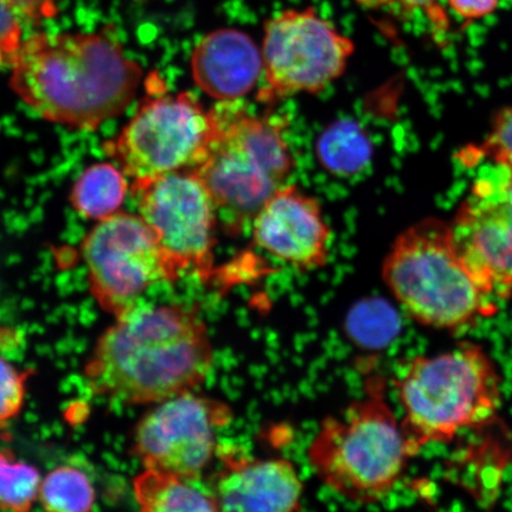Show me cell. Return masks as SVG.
I'll return each instance as SVG.
<instances>
[{
  "instance_id": "obj_1",
  "label": "cell",
  "mask_w": 512,
  "mask_h": 512,
  "mask_svg": "<svg viewBox=\"0 0 512 512\" xmlns=\"http://www.w3.org/2000/svg\"><path fill=\"white\" fill-rule=\"evenodd\" d=\"M214 352L198 313L179 305H136L117 317L86 366L94 393L156 405L207 380Z\"/></svg>"
},
{
  "instance_id": "obj_2",
  "label": "cell",
  "mask_w": 512,
  "mask_h": 512,
  "mask_svg": "<svg viewBox=\"0 0 512 512\" xmlns=\"http://www.w3.org/2000/svg\"><path fill=\"white\" fill-rule=\"evenodd\" d=\"M143 70L117 38L98 34H36L24 41L10 87L49 123L92 131L123 113Z\"/></svg>"
},
{
  "instance_id": "obj_3",
  "label": "cell",
  "mask_w": 512,
  "mask_h": 512,
  "mask_svg": "<svg viewBox=\"0 0 512 512\" xmlns=\"http://www.w3.org/2000/svg\"><path fill=\"white\" fill-rule=\"evenodd\" d=\"M307 457L320 482L351 502L375 504L392 492L414 454L381 375H370L360 400L323 421Z\"/></svg>"
},
{
  "instance_id": "obj_4",
  "label": "cell",
  "mask_w": 512,
  "mask_h": 512,
  "mask_svg": "<svg viewBox=\"0 0 512 512\" xmlns=\"http://www.w3.org/2000/svg\"><path fill=\"white\" fill-rule=\"evenodd\" d=\"M215 134L208 155L194 171L213 200L226 233L251 229L253 219L292 174L285 121L251 113L240 100L211 108Z\"/></svg>"
},
{
  "instance_id": "obj_5",
  "label": "cell",
  "mask_w": 512,
  "mask_h": 512,
  "mask_svg": "<svg viewBox=\"0 0 512 512\" xmlns=\"http://www.w3.org/2000/svg\"><path fill=\"white\" fill-rule=\"evenodd\" d=\"M501 382L495 362L475 344L414 358L399 382L401 428L414 456L428 444L450 443L465 428L494 419Z\"/></svg>"
},
{
  "instance_id": "obj_6",
  "label": "cell",
  "mask_w": 512,
  "mask_h": 512,
  "mask_svg": "<svg viewBox=\"0 0 512 512\" xmlns=\"http://www.w3.org/2000/svg\"><path fill=\"white\" fill-rule=\"evenodd\" d=\"M388 290L409 316L435 329L454 330L494 313L460 259L451 223L435 217L403 230L382 265Z\"/></svg>"
},
{
  "instance_id": "obj_7",
  "label": "cell",
  "mask_w": 512,
  "mask_h": 512,
  "mask_svg": "<svg viewBox=\"0 0 512 512\" xmlns=\"http://www.w3.org/2000/svg\"><path fill=\"white\" fill-rule=\"evenodd\" d=\"M215 134L213 112L189 93H160L140 105L106 150L127 177L143 181L172 172H194Z\"/></svg>"
},
{
  "instance_id": "obj_8",
  "label": "cell",
  "mask_w": 512,
  "mask_h": 512,
  "mask_svg": "<svg viewBox=\"0 0 512 512\" xmlns=\"http://www.w3.org/2000/svg\"><path fill=\"white\" fill-rule=\"evenodd\" d=\"M354 51V42L315 9L280 12L265 24L258 100L273 105L324 91L341 78Z\"/></svg>"
},
{
  "instance_id": "obj_9",
  "label": "cell",
  "mask_w": 512,
  "mask_h": 512,
  "mask_svg": "<svg viewBox=\"0 0 512 512\" xmlns=\"http://www.w3.org/2000/svg\"><path fill=\"white\" fill-rule=\"evenodd\" d=\"M81 249L92 294L115 318L138 305L152 285L178 278L156 234L139 214L118 211L99 221Z\"/></svg>"
},
{
  "instance_id": "obj_10",
  "label": "cell",
  "mask_w": 512,
  "mask_h": 512,
  "mask_svg": "<svg viewBox=\"0 0 512 512\" xmlns=\"http://www.w3.org/2000/svg\"><path fill=\"white\" fill-rule=\"evenodd\" d=\"M460 259L489 298L512 297V170L486 163L451 223Z\"/></svg>"
},
{
  "instance_id": "obj_11",
  "label": "cell",
  "mask_w": 512,
  "mask_h": 512,
  "mask_svg": "<svg viewBox=\"0 0 512 512\" xmlns=\"http://www.w3.org/2000/svg\"><path fill=\"white\" fill-rule=\"evenodd\" d=\"M138 214L156 234L179 275L213 271L216 227L213 200L195 172H172L133 183Z\"/></svg>"
},
{
  "instance_id": "obj_12",
  "label": "cell",
  "mask_w": 512,
  "mask_h": 512,
  "mask_svg": "<svg viewBox=\"0 0 512 512\" xmlns=\"http://www.w3.org/2000/svg\"><path fill=\"white\" fill-rule=\"evenodd\" d=\"M233 419L226 403L183 393L156 403L138 422L134 456L145 469L198 480L219 451L216 434Z\"/></svg>"
},
{
  "instance_id": "obj_13",
  "label": "cell",
  "mask_w": 512,
  "mask_h": 512,
  "mask_svg": "<svg viewBox=\"0 0 512 512\" xmlns=\"http://www.w3.org/2000/svg\"><path fill=\"white\" fill-rule=\"evenodd\" d=\"M252 238L262 251L300 271L328 264L331 232L316 198L285 184L256 213Z\"/></svg>"
},
{
  "instance_id": "obj_14",
  "label": "cell",
  "mask_w": 512,
  "mask_h": 512,
  "mask_svg": "<svg viewBox=\"0 0 512 512\" xmlns=\"http://www.w3.org/2000/svg\"><path fill=\"white\" fill-rule=\"evenodd\" d=\"M222 469L211 494L223 511H297L303 483L287 459H253L220 452Z\"/></svg>"
},
{
  "instance_id": "obj_15",
  "label": "cell",
  "mask_w": 512,
  "mask_h": 512,
  "mask_svg": "<svg viewBox=\"0 0 512 512\" xmlns=\"http://www.w3.org/2000/svg\"><path fill=\"white\" fill-rule=\"evenodd\" d=\"M196 85L219 102L241 100L262 75L261 48L238 29L210 32L191 55Z\"/></svg>"
},
{
  "instance_id": "obj_16",
  "label": "cell",
  "mask_w": 512,
  "mask_h": 512,
  "mask_svg": "<svg viewBox=\"0 0 512 512\" xmlns=\"http://www.w3.org/2000/svg\"><path fill=\"white\" fill-rule=\"evenodd\" d=\"M174 473L145 469L133 480L134 496L144 511H217L211 492Z\"/></svg>"
},
{
  "instance_id": "obj_17",
  "label": "cell",
  "mask_w": 512,
  "mask_h": 512,
  "mask_svg": "<svg viewBox=\"0 0 512 512\" xmlns=\"http://www.w3.org/2000/svg\"><path fill=\"white\" fill-rule=\"evenodd\" d=\"M316 153L330 174L349 177L360 174L373 157V144L363 128L351 120H339L320 134Z\"/></svg>"
},
{
  "instance_id": "obj_18",
  "label": "cell",
  "mask_w": 512,
  "mask_h": 512,
  "mask_svg": "<svg viewBox=\"0 0 512 512\" xmlns=\"http://www.w3.org/2000/svg\"><path fill=\"white\" fill-rule=\"evenodd\" d=\"M126 175L110 163H99L88 168L72 191V203L86 219L102 221L117 214L127 192Z\"/></svg>"
},
{
  "instance_id": "obj_19",
  "label": "cell",
  "mask_w": 512,
  "mask_h": 512,
  "mask_svg": "<svg viewBox=\"0 0 512 512\" xmlns=\"http://www.w3.org/2000/svg\"><path fill=\"white\" fill-rule=\"evenodd\" d=\"M38 498L48 511L85 512L93 509L95 491L81 470L60 466L42 479Z\"/></svg>"
},
{
  "instance_id": "obj_20",
  "label": "cell",
  "mask_w": 512,
  "mask_h": 512,
  "mask_svg": "<svg viewBox=\"0 0 512 512\" xmlns=\"http://www.w3.org/2000/svg\"><path fill=\"white\" fill-rule=\"evenodd\" d=\"M42 478L35 466L0 451V508L28 511L40 496Z\"/></svg>"
},
{
  "instance_id": "obj_21",
  "label": "cell",
  "mask_w": 512,
  "mask_h": 512,
  "mask_svg": "<svg viewBox=\"0 0 512 512\" xmlns=\"http://www.w3.org/2000/svg\"><path fill=\"white\" fill-rule=\"evenodd\" d=\"M464 162L494 163L512 170V106L501 108L494 115L491 130L484 142L463 152Z\"/></svg>"
},
{
  "instance_id": "obj_22",
  "label": "cell",
  "mask_w": 512,
  "mask_h": 512,
  "mask_svg": "<svg viewBox=\"0 0 512 512\" xmlns=\"http://www.w3.org/2000/svg\"><path fill=\"white\" fill-rule=\"evenodd\" d=\"M398 318L390 307L381 303L364 304L350 317V332L367 345H382L398 332Z\"/></svg>"
},
{
  "instance_id": "obj_23",
  "label": "cell",
  "mask_w": 512,
  "mask_h": 512,
  "mask_svg": "<svg viewBox=\"0 0 512 512\" xmlns=\"http://www.w3.org/2000/svg\"><path fill=\"white\" fill-rule=\"evenodd\" d=\"M27 375L0 357V426L17 418L25 400Z\"/></svg>"
},
{
  "instance_id": "obj_24",
  "label": "cell",
  "mask_w": 512,
  "mask_h": 512,
  "mask_svg": "<svg viewBox=\"0 0 512 512\" xmlns=\"http://www.w3.org/2000/svg\"><path fill=\"white\" fill-rule=\"evenodd\" d=\"M19 15L8 0H0V70L11 69L23 46Z\"/></svg>"
},
{
  "instance_id": "obj_25",
  "label": "cell",
  "mask_w": 512,
  "mask_h": 512,
  "mask_svg": "<svg viewBox=\"0 0 512 512\" xmlns=\"http://www.w3.org/2000/svg\"><path fill=\"white\" fill-rule=\"evenodd\" d=\"M363 6L371 9H389L394 14L408 16L415 12H424L432 21L439 25L445 23V14L440 6V0H357Z\"/></svg>"
},
{
  "instance_id": "obj_26",
  "label": "cell",
  "mask_w": 512,
  "mask_h": 512,
  "mask_svg": "<svg viewBox=\"0 0 512 512\" xmlns=\"http://www.w3.org/2000/svg\"><path fill=\"white\" fill-rule=\"evenodd\" d=\"M447 3L460 19L472 23L494 14L499 0H447Z\"/></svg>"
},
{
  "instance_id": "obj_27",
  "label": "cell",
  "mask_w": 512,
  "mask_h": 512,
  "mask_svg": "<svg viewBox=\"0 0 512 512\" xmlns=\"http://www.w3.org/2000/svg\"><path fill=\"white\" fill-rule=\"evenodd\" d=\"M8 2L19 16L34 23L54 17L57 12V0H8Z\"/></svg>"
}]
</instances>
